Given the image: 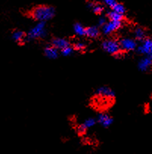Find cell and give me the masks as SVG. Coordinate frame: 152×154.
<instances>
[{
	"label": "cell",
	"instance_id": "1",
	"mask_svg": "<svg viewBox=\"0 0 152 154\" xmlns=\"http://www.w3.org/2000/svg\"><path fill=\"white\" fill-rule=\"evenodd\" d=\"M55 14V8L49 5H39L33 8L30 15L38 22H46L54 17Z\"/></svg>",
	"mask_w": 152,
	"mask_h": 154
},
{
	"label": "cell",
	"instance_id": "2",
	"mask_svg": "<svg viewBox=\"0 0 152 154\" xmlns=\"http://www.w3.org/2000/svg\"><path fill=\"white\" fill-rule=\"evenodd\" d=\"M46 22H39L35 25L27 35V38L29 39H38L43 38L47 35Z\"/></svg>",
	"mask_w": 152,
	"mask_h": 154
},
{
	"label": "cell",
	"instance_id": "3",
	"mask_svg": "<svg viewBox=\"0 0 152 154\" xmlns=\"http://www.w3.org/2000/svg\"><path fill=\"white\" fill-rule=\"evenodd\" d=\"M101 48L105 52L112 55L119 56L122 51L119 42L113 38H109L104 41L101 43Z\"/></svg>",
	"mask_w": 152,
	"mask_h": 154
},
{
	"label": "cell",
	"instance_id": "4",
	"mask_svg": "<svg viewBox=\"0 0 152 154\" xmlns=\"http://www.w3.org/2000/svg\"><path fill=\"white\" fill-rule=\"evenodd\" d=\"M122 24H123V21L109 20L101 27V31L105 35H110V34L114 33V32L120 29Z\"/></svg>",
	"mask_w": 152,
	"mask_h": 154
},
{
	"label": "cell",
	"instance_id": "5",
	"mask_svg": "<svg viewBox=\"0 0 152 154\" xmlns=\"http://www.w3.org/2000/svg\"><path fill=\"white\" fill-rule=\"evenodd\" d=\"M122 51H130L137 48V42L135 39L131 38H123L119 42Z\"/></svg>",
	"mask_w": 152,
	"mask_h": 154
},
{
	"label": "cell",
	"instance_id": "6",
	"mask_svg": "<svg viewBox=\"0 0 152 154\" xmlns=\"http://www.w3.org/2000/svg\"><path fill=\"white\" fill-rule=\"evenodd\" d=\"M95 94L98 97L105 99H113L115 97V92L112 88L108 86H101L96 90Z\"/></svg>",
	"mask_w": 152,
	"mask_h": 154
},
{
	"label": "cell",
	"instance_id": "7",
	"mask_svg": "<svg viewBox=\"0 0 152 154\" xmlns=\"http://www.w3.org/2000/svg\"><path fill=\"white\" fill-rule=\"evenodd\" d=\"M137 51L140 54H145L152 58V39H144L142 43L137 48Z\"/></svg>",
	"mask_w": 152,
	"mask_h": 154
},
{
	"label": "cell",
	"instance_id": "8",
	"mask_svg": "<svg viewBox=\"0 0 152 154\" xmlns=\"http://www.w3.org/2000/svg\"><path fill=\"white\" fill-rule=\"evenodd\" d=\"M97 122L104 128H108L113 124L114 119L111 116L107 113H100L96 119Z\"/></svg>",
	"mask_w": 152,
	"mask_h": 154
},
{
	"label": "cell",
	"instance_id": "9",
	"mask_svg": "<svg viewBox=\"0 0 152 154\" xmlns=\"http://www.w3.org/2000/svg\"><path fill=\"white\" fill-rule=\"evenodd\" d=\"M52 45L58 50H62L63 48L69 46L70 43L68 39L64 38H55L52 40Z\"/></svg>",
	"mask_w": 152,
	"mask_h": 154
},
{
	"label": "cell",
	"instance_id": "10",
	"mask_svg": "<svg viewBox=\"0 0 152 154\" xmlns=\"http://www.w3.org/2000/svg\"><path fill=\"white\" fill-rule=\"evenodd\" d=\"M151 66H152V58L151 57H148V56L144 57V58H141L138 63V69H139L141 71H143V72H145V71L148 70Z\"/></svg>",
	"mask_w": 152,
	"mask_h": 154
},
{
	"label": "cell",
	"instance_id": "11",
	"mask_svg": "<svg viewBox=\"0 0 152 154\" xmlns=\"http://www.w3.org/2000/svg\"><path fill=\"white\" fill-rule=\"evenodd\" d=\"M44 54L49 59H56L59 57V50L52 45H47L44 48Z\"/></svg>",
	"mask_w": 152,
	"mask_h": 154
},
{
	"label": "cell",
	"instance_id": "12",
	"mask_svg": "<svg viewBox=\"0 0 152 154\" xmlns=\"http://www.w3.org/2000/svg\"><path fill=\"white\" fill-rule=\"evenodd\" d=\"M26 38L27 35L21 30H14L11 32V39L16 42L22 43L24 42Z\"/></svg>",
	"mask_w": 152,
	"mask_h": 154
},
{
	"label": "cell",
	"instance_id": "13",
	"mask_svg": "<svg viewBox=\"0 0 152 154\" xmlns=\"http://www.w3.org/2000/svg\"><path fill=\"white\" fill-rule=\"evenodd\" d=\"M100 30L98 26H92L86 28V33L85 35L91 38H95L99 36Z\"/></svg>",
	"mask_w": 152,
	"mask_h": 154
},
{
	"label": "cell",
	"instance_id": "14",
	"mask_svg": "<svg viewBox=\"0 0 152 154\" xmlns=\"http://www.w3.org/2000/svg\"><path fill=\"white\" fill-rule=\"evenodd\" d=\"M107 17L109 19V20H114V21H123V19H124L123 14H120V13L114 11V10L108 11Z\"/></svg>",
	"mask_w": 152,
	"mask_h": 154
},
{
	"label": "cell",
	"instance_id": "15",
	"mask_svg": "<svg viewBox=\"0 0 152 154\" xmlns=\"http://www.w3.org/2000/svg\"><path fill=\"white\" fill-rule=\"evenodd\" d=\"M88 7L96 14H101L104 11V7L102 5L93 2H89L88 3Z\"/></svg>",
	"mask_w": 152,
	"mask_h": 154
},
{
	"label": "cell",
	"instance_id": "16",
	"mask_svg": "<svg viewBox=\"0 0 152 154\" xmlns=\"http://www.w3.org/2000/svg\"><path fill=\"white\" fill-rule=\"evenodd\" d=\"M74 31L76 35L79 36H83L86 33V27H84L80 23H77L74 25Z\"/></svg>",
	"mask_w": 152,
	"mask_h": 154
},
{
	"label": "cell",
	"instance_id": "17",
	"mask_svg": "<svg viewBox=\"0 0 152 154\" xmlns=\"http://www.w3.org/2000/svg\"><path fill=\"white\" fill-rule=\"evenodd\" d=\"M145 32L143 29L141 28H136L134 31V35H135V39L138 41H143L145 38Z\"/></svg>",
	"mask_w": 152,
	"mask_h": 154
},
{
	"label": "cell",
	"instance_id": "18",
	"mask_svg": "<svg viewBox=\"0 0 152 154\" xmlns=\"http://www.w3.org/2000/svg\"><path fill=\"white\" fill-rule=\"evenodd\" d=\"M97 120L94 118H88L86 119L84 122L82 123V125L86 128V129H89V128H92V127L95 126V125L96 124Z\"/></svg>",
	"mask_w": 152,
	"mask_h": 154
},
{
	"label": "cell",
	"instance_id": "19",
	"mask_svg": "<svg viewBox=\"0 0 152 154\" xmlns=\"http://www.w3.org/2000/svg\"><path fill=\"white\" fill-rule=\"evenodd\" d=\"M111 10H114V11H117V12L120 13V14H124L125 12H126V8H125L124 5L121 3H119V2H117Z\"/></svg>",
	"mask_w": 152,
	"mask_h": 154
},
{
	"label": "cell",
	"instance_id": "20",
	"mask_svg": "<svg viewBox=\"0 0 152 154\" xmlns=\"http://www.w3.org/2000/svg\"><path fill=\"white\" fill-rule=\"evenodd\" d=\"M74 52V48L71 47V45L66 47V48H63L62 50H61V54H62L65 57H68V56H71V54Z\"/></svg>",
	"mask_w": 152,
	"mask_h": 154
},
{
	"label": "cell",
	"instance_id": "21",
	"mask_svg": "<svg viewBox=\"0 0 152 154\" xmlns=\"http://www.w3.org/2000/svg\"><path fill=\"white\" fill-rule=\"evenodd\" d=\"M73 48H74V50H76V51H84L85 48H86V45H85L83 42H76V43L74 44Z\"/></svg>",
	"mask_w": 152,
	"mask_h": 154
},
{
	"label": "cell",
	"instance_id": "22",
	"mask_svg": "<svg viewBox=\"0 0 152 154\" xmlns=\"http://www.w3.org/2000/svg\"><path fill=\"white\" fill-rule=\"evenodd\" d=\"M104 3L107 5V6L109 7L111 9H112L114 7V5L117 3V2L116 0H103Z\"/></svg>",
	"mask_w": 152,
	"mask_h": 154
},
{
	"label": "cell",
	"instance_id": "23",
	"mask_svg": "<svg viewBox=\"0 0 152 154\" xmlns=\"http://www.w3.org/2000/svg\"><path fill=\"white\" fill-rule=\"evenodd\" d=\"M86 130H87V129H86V128H85V127L83 126L82 124H80V125H78V126H77V132H78V134H85V133H86Z\"/></svg>",
	"mask_w": 152,
	"mask_h": 154
},
{
	"label": "cell",
	"instance_id": "24",
	"mask_svg": "<svg viewBox=\"0 0 152 154\" xmlns=\"http://www.w3.org/2000/svg\"><path fill=\"white\" fill-rule=\"evenodd\" d=\"M107 19L105 18V17H100L99 19H98V26H101V27H102V26H104V25L105 24V23H107Z\"/></svg>",
	"mask_w": 152,
	"mask_h": 154
}]
</instances>
